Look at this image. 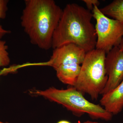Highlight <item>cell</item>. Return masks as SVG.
Returning a JSON list of instances; mask_svg holds the SVG:
<instances>
[{"instance_id":"cell-15","label":"cell","mask_w":123,"mask_h":123,"mask_svg":"<svg viewBox=\"0 0 123 123\" xmlns=\"http://www.w3.org/2000/svg\"><path fill=\"white\" fill-rule=\"evenodd\" d=\"M98 123V122H94V121H89V120H88L84 122V123Z\"/></svg>"},{"instance_id":"cell-3","label":"cell","mask_w":123,"mask_h":123,"mask_svg":"<svg viewBox=\"0 0 123 123\" xmlns=\"http://www.w3.org/2000/svg\"><path fill=\"white\" fill-rule=\"evenodd\" d=\"M30 92L62 105L76 116L80 117L86 114L93 119L109 121L112 119L113 115L100 105L88 101L81 92L73 86L65 89L50 87L45 90Z\"/></svg>"},{"instance_id":"cell-5","label":"cell","mask_w":123,"mask_h":123,"mask_svg":"<svg viewBox=\"0 0 123 123\" xmlns=\"http://www.w3.org/2000/svg\"><path fill=\"white\" fill-rule=\"evenodd\" d=\"M86 54L76 44H66L53 49L50 59L43 65L52 67L60 81L74 87Z\"/></svg>"},{"instance_id":"cell-8","label":"cell","mask_w":123,"mask_h":123,"mask_svg":"<svg viewBox=\"0 0 123 123\" xmlns=\"http://www.w3.org/2000/svg\"><path fill=\"white\" fill-rule=\"evenodd\" d=\"M101 105L112 115L118 114L123 109V80L114 89L103 95Z\"/></svg>"},{"instance_id":"cell-10","label":"cell","mask_w":123,"mask_h":123,"mask_svg":"<svg viewBox=\"0 0 123 123\" xmlns=\"http://www.w3.org/2000/svg\"><path fill=\"white\" fill-rule=\"evenodd\" d=\"M6 42L0 39V67L8 66L10 63Z\"/></svg>"},{"instance_id":"cell-13","label":"cell","mask_w":123,"mask_h":123,"mask_svg":"<svg viewBox=\"0 0 123 123\" xmlns=\"http://www.w3.org/2000/svg\"><path fill=\"white\" fill-rule=\"evenodd\" d=\"M118 47L119 49L123 52V37L121 39Z\"/></svg>"},{"instance_id":"cell-7","label":"cell","mask_w":123,"mask_h":123,"mask_svg":"<svg viewBox=\"0 0 123 123\" xmlns=\"http://www.w3.org/2000/svg\"><path fill=\"white\" fill-rule=\"evenodd\" d=\"M105 66L108 80L102 95L114 89L123 80V52L118 47H114L106 54Z\"/></svg>"},{"instance_id":"cell-14","label":"cell","mask_w":123,"mask_h":123,"mask_svg":"<svg viewBox=\"0 0 123 123\" xmlns=\"http://www.w3.org/2000/svg\"><path fill=\"white\" fill-rule=\"evenodd\" d=\"M57 123H71L69 121H67V120H61L59 121Z\"/></svg>"},{"instance_id":"cell-4","label":"cell","mask_w":123,"mask_h":123,"mask_svg":"<svg viewBox=\"0 0 123 123\" xmlns=\"http://www.w3.org/2000/svg\"><path fill=\"white\" fill-rule=\"evenodd\" d=\"M106 52L95 49L86 53L74 87L97 100L108 80L105 66Z\"/></svg>"},{"instance_id":"cell-12","label":"cell","mask_w":123,"mask_h":123,"mask_svg":"<svg viewBox=\"0 0 123 123\" xmlns=\"http://www.w3.org/2000/svg\"><path fill=\"white\" fill-rule=\"evenodd\" d=\"M82 1L85 3L87 9L92 12L95 6L98 7L100 3L98 0H83Z\"/></svg>"},{"instance_id":"cell-2","label":"cell","mask_w":123,"mask_h":123,"mask_svg":"<svg viewBox=\"0 0 123 123\" xmlns=\"http://www.w3.org/2000/svg\"><path fill=\"white\" fill-rule=\"evenodd\" d=\"M21 24L31 43L41 49L52 48V38L63 10L53 0H25Z\"/></svg>"},{"instance_id":"cell-1","label":"cell","mask_w":123,"mask_h":123,"mask_svg":"<svg viewBox=\"0 0 123 123\" xmlns=\"http://www.w3.org/2000/svg\"><path fill=\"white\" fill-rule=\"evenodd\" d=\"M92 18L88 9L75 3L66 5L53 34L52 48L73 43L86 53L94 49L97 36Z\"/></svg>"},{"instance_id":"cell-16","label":"cell","mask_w":123,"mask_h":123,"mask_svg":"<svg viewBox=\"0 0 123 123\" xmlns=\"http://www.w3.org/2000/svg\"><path fill=\"white\" fill-rule=\"evenodd\" d=\"M0 123H2V122H0Z\"/></svg>"},{"instance_id":"cell-11","label":"cell","mask_w":123,"mask_h":123,"mask_svg":"<svg viewBox=\"0 0 123 123\" xmlns=\"http://www.w3.org/2000/svg\"><path fill=\"white\" fill-rule=\"evenodd\" d=\"M8 0H0V19L5 18L6 12L8 10L7 7ZM11 31L6 30L2 28L0 25V39L6 34L10 33Z\"/></svg>"},{"instance_id":"cell-9","label":"cell","mask_w":123,"mask_h":123,"mask_svg":"<svg viewBox=\"0 0 123 123\" xmlns=\"http://www.w3.org/2000/svg\"><path fill=\"white\" fill-rule=\"evenodd\" d=\"M99 9L104 15L123 23V0H115Z\"/></svg>"},{"instance_id":"cell-6","label":"cell","mask_w":123,"mask_h":123,"mask_svg":"<svg viewBox=\"0 0 123 123\" xmlns=\"http://www.w3.org/2000/svg\"><path fill=\"white\" fill-rule=\"evenodd\" d=\"M92 12L96 21L95 49L104 51L107 54L119 44L123 37V23L104 15L97 6Z\"/></svg>"}]
</instances>
